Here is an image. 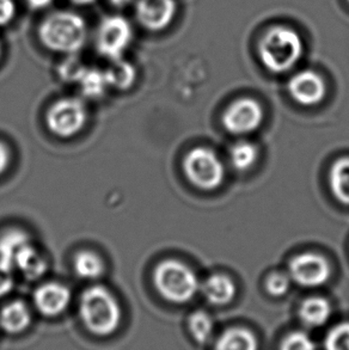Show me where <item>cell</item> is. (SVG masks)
<instances>
[{
    "mask_svg": "<svg viewBox=\"0 0 349 350\" xmlns=\"http://www.w3.org/2000/svg\"><path fill=\"white\" fill-rule=\"evenodd\" d=\"M257 49L261 62L268 71L285 73L302 59L304 43L294 29L276 25L267 30Z\"/></svg>",
    "mask_w": 349,
    "mask_h": 350,
    "instance_id": "1",
    "label": "cell"
},
{
    "mask_svg": "<svg viewBox=\"0 0 349 350\" xmlns=\"http://www.w3.org/2000/svg\"><path fill=\"white\" fill-rule=\"evenodd\" d=\"M86 19L68 11H57L43 19L38 38L44 47L57 53L75 54L86 44Z\"/></svg>",
    "mask_w": 349,
    "mask_h": 350,
    "instance_id": "2",
    "label": "cell"
},
{
    "mask_svg": "<svg viewBox=\"0 0 349 350\" xmlns=\"http://www.w3.org/2000/svg\"><path fill=\"white\" fill-rule=\"evenodd\" d=\"M79 314L86 329L96 336H109L121 323V308L108 289L94 286L81 294Z\"/></svg>",
    "mask_w": 349,
    "mask_h": 350,
    "instance_id": "3",
    "label": "cell"
},
{
    "mask_svg": "<svg viewBox=\"0 0 349 350\" xmlns=\"http://www.w3.org/2000/svg\"><path fill=\"white\" fill-rule=\"evenodd\" d=\"M153 281L161 297L174 304L188 303L200 289L196 274L188 265L176 260L157 265Z\"/></svg>",
    "mask_w": 349,
    "mask_h": 350,
    "instance_id": "4",
    "label": "cell"
},
{
    "mask_svg": "<svg viewBox=\"0 0 349 350\" xmlns=\"http://www.w3.org/2000/svg\"><path fill=\"white\" fill-rule=\"evenodd\" d=\"M183 169L188 180L200 189L213 190L225 178V167L214 152L196 147L184 158Z\"/></svg>",
    "mask_w": 349,
    "mask_h": 350,
    "instance_id": "5",
    "label": "cell"
},
{
    "mask_svg": "<svg viewBox=\"0 0 349 350\" xmlns=\"http://www.w3.org/2000/svg\"><path fill=\"white\" fill-rule=\"evenodd\" d=\"M46 122L49 131L57 137H73L81 132L86 124V105L77 98L57 100L48 110Z\"/></svg>",
    "mask_w": 349,
    "mask_h": 350,
    "instance_id": "6",
    "label": "cell"
},
{
    "mask_svg": "<svg viewBox=\"0 0 349 350\" xmlns=\"http://www.w3.org/2000/svg\"><path fill=\"white\" fill-rule=\"evenodd\" d=\"M132 40V28L121 16H110L99 24L96 38L97 52L112 62L118 60Z\"/></svg>",
    "mask_w": 349,
    "mask_h": 350,
    "instance_id": "7",
    "label": "cell"
},
{
    "mask_svg": "<svg viewBox=\"0 0 349 350\" xmlns=\"http://www.w3.org/2000/svg\"><path fill=\"white\" fill-rule=\"evenodd\" d=\"M288 270L291 280L307 288L323 286L331 276V265L328 260L313 252H304L296 256L289 262Z\"/></svg>",
    "mask_w": 349,
    "mask_h": 350,
    "instance_id": "8",
    "label": "cell"
},
{
    "mask_svg": "<svg viewBox=\"0 0 349 350\" xmlns=\"http://www.w3.org/2000/svg\"><path fill=\"white\" fill-rule=\"evenodd\" d=\"M263 118V109L259 102L253 98H242L227 108L222 116V123L232 134L246 135L259 129Z\"/></svg>",
    "mask_w": 349,
    "mask_h": 350,
    "instance_id": "9",
    "label": "cell"
},
{
    "mask_svg": "<svg viewBox=\"0 0 349 350\" xmlns=\"http://www.w3.org/2000/svg\"><path fill=\"white\" fill-rule=\"evenodd\" d=\"M174 0H139L135 17L142 28L157 33L170 25L176 14Z\"/></svg>",
    "mask_w": 349,
    "mask_h": 350,
    "instance_id": "10",
    "label": "cell"
},
{
    "mask_svg": "<svg viewBox=\"0 0 349 350\" xmlns=\"http://www.w3.org/2000/svg\"><path fill=\"white\" fill-rule=\"evenodd\" d=\"M288 91L299 105H316L326 96V83L318 73L305 70L296 73L288 81Z\"/></svg>",
    "mask_w": 349,
    "mask_h": 350,
    "instance_id": "11",
    "label": "cell"
},
{
    "mask_svg": "<svg viewBox=\"0 0 349 350\" xmlns=\"http://www.w3.org/2000/svg\"><path fill=\"white\" fill-rule=\"evenodd\" d=\"M34 303L43 316L57 317L65 312L71 303V292L59 282L43 284L35 291Z\"/></svg>",
    "mask_w": 349,
    "mask_h": 350,
    "instance_id": "12",
    "label": "cell"
},
{
    "mask_svg": "<svg viewBox=\"0 0 349 350\" xmlns=\"http://www.w3.org/2000/svg\"><path fill=\"white\" fill-rule=\"evenodd\" d=\"M203 295L208 303L217 306H222L231 303L237 293L236 284L229 276L222 274H214L209 276L203 287Z\"/></svg>",
    "mask_w": 349,
    "mask_h": 350,
    "instance_id": "13",
    "label": "cell"
},
{
    "mask_svg": "<svg viewBox=\"0 0 349 350\" xmlns=\"http://www.w3.org/2000/svg\"><path fill=\"white\" fill-rule=\"evenodd\" d=\"M31 323L28 306L21 301H11L0 311V327L8 334L16 335L25 332Z\"/></svg>",
    "mask_w": 349,
    "mask_h": 350,
    "instance_id": "14",
    "label": "cell"
},
{
    "mask_svg": "<svg viewBox=\"0 0 349 350\" xmlns=\"http://www.w3.org/2000/svg\"><path fill=\"white\" fill-rule=\"evenodd\" d=\"M14 268L21 270L28 280L40 279L47 270V260L31 243H29L19 251L14 260Z\"/></svg>",
    "mask_w": 349,
    "mask_h": 350,
    "instance_id": "15",
    "label": "cell"
},
{
    "mask_svg": "<svg viewBox=\"0 0 349 350\" xmlns=\"http://www.w3.org/2000/svg\"><path fill=\"white\" fill-rule=\"evenodd\" d=\"M333 308L326 298L311 297L302 301L299 308V317L310 327H323L331 318Z\"/></svg>",
    "mask_w": 349,
    "mask_h": 350,
    "instance_id": "16",
    "label": "cell"
},
{
    "mask_svg": "<svg viewBox=\"0 0 349 350\" xmlns=\"http://www.w3.org/2000/svg\"><path fill=\"white\" fill-rule=\"evenodd\" d=\"M259 343L254 332L244 327H231L219 336L214 350H257Z\"/></svg>",
    "mask_w": 349,
    "mask_h": 350,
    "instance_id": "17",
    "label": "cell"
},
{
    "mask_svg": "<svg viewBox=\"0 0 349 350\" xmlns=\"http://www.w3.org/2000/svg\"><path fill=\"white\" fill-rule=\"evenodd\" d=\"M30 243L29 237L21 231H10L0 238V267L12 271L19 251Z\"/></svg>",
    "mask_w": 349,
    "mask_h": 350,
    "instance_id": "18",
    "label": "cell"
},
{
    "mask_svg": "<svg viewBox=\"0 0 349 350\" xmlns=\"http://www.w3.org/2000/svg\"><path fill=\"white\" fill-rule=\"evenodd\" d=\"M104 76L109 86H113L116 90L125 91L132 88L137 78V71L131 62L118 59L112 62L104 71Z\"/></svg>",
    "mask_w": 349,
    "mask_h": 350,
    "instance_id": "19",
    "label": "cell"
},
{
    "mask_svg": "<svg viewBox=\"0 0 349 350\" xmlns=\"http://www.w3.org/2000/svg\"><path fill=\"white\" fill-rule=\"evenodd\" d=\"M331 191L341 204L349 206V157L340 158L331 166Z\"/></svg>",
    "mask_w": 349,
    "mask_h": 350,
    "instance_id": "20",
    "label": "cell"
},
{
    "mask_svg": "<svg viewBox=\"0 0 349 350\" xmlns=\"http://www.w3.org/2000/svg\"><path fill=\"white\" fill-rule=\"evenodd\" d=\"M76 274L86 280H96L103 275L104 263L102 258L92 251H81L73 262Z\"/></svg>",
    "mask_w": 349,
    "mask_h": 350,
    "instance_id": "21",
    "label": "cell"
},
{
    "mask_svg": "<svg viewBox=\"0 0 349 350\" xmlns=\"http://www.w3.org/2000/svg\"><path fill=\"white\" fill-rule=\"evenodd\" d=\"M259 156L257 147L251 142L242 140L231 147L230 161L232 166L238 171H246L255 164Z\"/></svg>",
    "mask_w": 349,
    "mask_h": 350,
    "instance_id": "22",
    "label": "cell"
},
{
    "mask_svg": "<svg viewBox=\"0 0 349 350\" xmlns=\"http://www.w3.org/2000/svg\"><path fill=\"white\" fill-rule=\"evenodd\" d=\"M78 84L81 85L83 95L89 98L102 97L107 90V86H109L104 72L96 68H86V73L81 77V81H78Z\"/></svg>",
    "mask_w": 349,
    "mask_h": 350,
    "instance_id": "23",
    "label": "cell"
},
{
    "mask_svg": "<svg viewBox=\"0 0 349 350\" xmlns=\"http://www.w3.org/2000/svg\"><path fill=\"white\" fill-rule=\"evenodd\" d=\"M188 327L194 341L198 345H206L213 335V321L209 314L203 311L194 312L188 319Z\"/></svg>",
    "mask_w": 349,
    "mask_h": 350,
    "instance_id": "24",
    "label": "cell"
},
{
    "mask_svg": "<svg viewBox=\"0 0 349 350\" xmlns=\"http://www.w3.org/2000/svg\"><path fill=\"white\" fill-rule=\"evenodd\" d=\"M324 350H349V322L340 323L324 338Z\"/></svg>",
    "mask_w": 349,
    "mask_h": 350,
    "instance_id": "25",
    "label": "cell"
},
{
    "mask_svg": "<svg viewBox=\"0 0 349 350\" xmlns=\"http://www.w3.org/2000/svg\"><path fill=\"white\" fill-rule=\"evenodd\" d=\"M86 67L84 64L77 57H67L65 62H62V65L59 66V76L64 81H81V77L86 73Z\"/></svg>",
    "mask_w": 349,
    "mask_h": 350,
    "instance_id": "26",
    "label": "cell"
},
{
    "mask_svg": "<svg viewBox=\"0 0 349 350\" xmlns=\"http://www.w3.org/2000/svg\"><path fill=\"white\" fill-rule=\"evenodd\" d=\"M280 350H316V345L305 332H291L283 338Z\"/></svg>",
    "mask_w": 349,
    "mask_h": 350,
    "instance_id": "27",
    "label": "cell"
},
{
    "mask_svg": "<svg viewBox=\"0 0 349 350\" xmlns=\"http://www.w3.org/2000/svg\"><path fill=\"white\" fill-rule=\"evenodd\" d=\"M291 278L283 273H274L269 275L268 279L266 281V287L269 294L274 297H283L287 293L289 286H291Z\"/></svg>",
    "mask_w": 349,
    "mask_h": 350,
    "instance_id": "28",
    "label": "cell"
},
{
    "mask_svg": "<svg viewBox=\"0 0 349 350\" xmlns=\"http://www.w3.org/2000/svg\"><path fill=\"white\" fill-rule=\"evenodd\" d=\"M16 5L14 0H0V27H4L14 19Z\"/></svg>",
    "mask_w": 349,
    "mask_h": 350,
    "instance_id": "29",
    "label": "cell"
},
{
    "mask_svg": "<svg viewBox=\"0 0 349 350\" xmlns=\"http://www.w3.org/2000/svg\"><path fill=\"white\" fill-rule=\"evenodd\" d=\"M11 273L12 271L0 267V298H3L6 294H9L12 287H14V279H12Z\"/></svg>",
    "mask_w": 349,
    "mask_h": 350,
    "instance_id": "30",
    "label": "cell"
},
{
    "mask_svg": "<svg viewBox=\"0 0 349 350\" xmlns=\"http://www.w3.org/2000/svg\"><path fill=\"white\" fill-rule=\"evenodd\" d=\"M10 161V153L8 147L3 142H0V175L8 169Z\"/></svg>",
    "mask_w": 349,
    "mask_h": 350,
    "instance_id": "31",
    "label": "cell"
},
{
    "mask_svg": "<svg viewBox=\"0 0 349 350\" xmlns=\"http://www.w3.org/2000/svg\"><path fill=\"white\" fill-rule=\"evenodd\" d=\"M53 0H27L29 8L33 10H41L52 4Z\"/></svg>",
    "mask_w": 349,
    "mask_h": 350,
    "instance_id": "32",
    "label": "cell"
},
{
    "mask_svg": "<svg viewBox=\"0 0 349 350\" xmlns=\"http://www.w3.org/2000/svg\"><path fill=\"white\" fill-rule=\"evenodd\" d=\"M132 0H109V3L113 5L116 9H122L125 6H127Z\"/></svg>",
    "mask_w": 349,
    "mask_h": 350,
    "instance_id": "33",
    "label": "cell"
},
{
    "mask_svg": "<svg viewBox=\"0 0 349 350\" xmlns=\"http://www.w3.org/2000/svg\"><path fill=\"white\" fill-rule=\"evenodd\" d=\"M70 1L73 3V4L81 5V6H83V5L92 4V3L96 1V0H70Z\"/></svg>",
    "mask_w": 349,
    "mask_h": 350,
    "instance_id": "34",
    "label": "cell"
},
{
    "mask_svg": "<svg viewBox=\"0 0 349 350\" xmlns=\"http://www.w3.org/2000/svg\"><path fill=\"white\" fill-rule=\"evenodd\" d=\"M0 55H1V46H0Z\"/></svg>",
    "mask_w": 349,
    "mask_h": 350,
    "instance_id": "35",
    "label": "cell"
},
{
    "mask_svg": "<svg viewBox=\"0 0 349 350\" xmlns=\"http://www.w3.org/2000/svg\"><path fill=\"white\" fill-rule=\"evenodd\" d=\"M348 3H349V0H348Z\"/></svg>",
    "mask_w": 349,
    "mask_h": 350,
    "instance_id": "36",
    "label": "cell"
}]
</instances>
